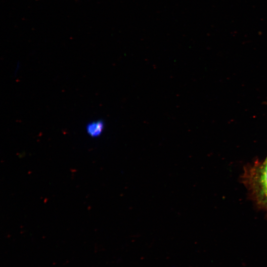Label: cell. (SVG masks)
<instances>
[{
    "label": "cell",
    "instance_id": "6da1fadb",
    "mask_svg": "<svg viewBox=\"0 0 267 267\" xmlns=\"http://www.w3.org/2000/svg\"><path fill=\"white\" fill-rule=\"evenodd\" d=\"M254 178L259 198L267 206V158L257 170Z\"/></svg>",
    "mask_w": 267,
    "mask_h": 267
},
{
    "label": "cell",
    "instance_id": "7a4b0ae2",
    "mask_svg": "<svg viewBox=\"0 0 267 267\" xmlns=\"http://www.w3.org/2000/svg\"><path fill=\"white\" fill-rule=\"evenodd\" d=\"M104 128V123L102 121H94L87 125L86 131L88 134L91 137H95L102 133Z\"/></svg>",
    "mask_w": 267,
    "mask_h": 267
}]
</instances>
